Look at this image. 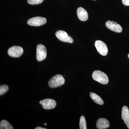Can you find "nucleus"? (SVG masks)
Instances as JSON below:
<instances>
[{
    "instance_id": "nucleus-1",
    "label": "nucleus",
    "mask_w": 129,
    "mask_h": 129,
    "mask_svg": "<svg viewBox=\"0 0 129 129\" xmlns=\"http://www.w3.org/2000/svg\"><path fill=\"white\" fill-rule=\"evenodd\" d=\"M65 79L62 76L57 74L53 76L48 82L49 87L52 88H56L64 84Z\"/></svg>"
},
{
    "instance_id": "nucleus-2",
    "label": "nucleus",
    "mask_w": 129,
    "mask_h": 129,
    "mask_svg": "<svg viewBox=\"0 0 129 129\" xmlns=\"http://www.w3.org/2000/svg\"><path fill=\"white\" fill-rule=\"evenodd\" d=\"M92 78L94 80L102 84H107L109 82L107 75L103 72L99 70H95L93 72Z\"/></svg>"
},
{
    "instance_id": "nucleus-3",
    "label": "nucleus",
    "mask_w": 129,
    "mask_h": 129,
    "mask_svg": "<svg viewBox=\"0 0 129 129\" xmlns=\"http://www.w3.org/2000/svg\"><path fill=\"white\" fill-rule=\"evenodd\" d=\"M47 56V50L42 44H39L36 48V58L38 61H41L45 59Z\"/></svg>"
},
{
    "instance_id": "nucleus-4",
    "label": "nucleus",
    "mask_w": 129,
    "mask_h": 129,
    "mask_svg": "<svg viewBox=\"0 0 129 129\" xmlns=\"http://www.w3.org/2000/svg\"><path fill=\"white\" fill-rule=\"evenodd\" d=\"M95 46L98 52L102 56L107 55L108 53V48L105 43L100 40L95 42Z\"/></svg>"
},
{
    "instance_id": "nucleus-5",
    "label": "nucleus",
    "mask_w": 129,
    "mask_h": 129,
    "mask_svg": "<svg viewBox=\"0 0 129 129\" xmlns=\"http://www.w3.org/2000/svg\"><path fill=\"white\" fill-rule=\"evenodd\" d=\"M47 19L45 18L41 17H35L29 19L27 24L29 25L33 26H40L46 23Z\"/></svg>"
},
{
    "instance_id": "nucleus-6",
    "label": "nucleus",
    "mask_w": 129,
    "mask_h": 129,
    "mask_svg": "<svg viewBox=\"0 0 129 129\" xmlns=\"http://www.w3.org/2000/svg\"><path fill=\"white\" fill-rule=\"evenodd\" d=\"M55 35L56 37L60 41L69 43L73 42V40L72 37L69 36L67 32L63 30H58L56 32Z\"/></svg>"
},
{
    "instance_id": "nucleus-7",
    "label": "nucleus",
    "mask_w": 129,
    "mask_h": 129,
    "mask_svg": "<svg viewBox=\"0 0 129 129\" xmlns=\"http://www.w3.org/2000/svg\"><path fill=\"white\" fill-rule=\"evenodd\" d=\"M23 52V48L19 46L12 47L8 49V51L9 55L13 57H19L22 54Z\"/></svg>"
},
{
    "instance_id": "nucleus-8",
    "label": "nucleus",
    "mask_w": 129,
    "mask_h": 129,
    "mask_svg": "<svg viewBox=\"0 0 129 129\" xmlns=\"http://www.w3.org/2000/svg\"><path fill=\"white\" fill-rule=\"evenodd\" d=\"M43 108L46 110H50L55 108L56 103L55 100L51 99H46L41 100L39 102Z\"/></svg>"
},
{
    "instance_id": "nucleus-9",
    "label": "nucleus",
    "mask_w": 129,
    "mask_h": 129,
    "mask_svg": "<svg viewBox=\"0 0 129 129\" xmlns=\"http://www.w3.org/2000/svg\"><path fill=\"white\" fill-rule=\"evenodd\" d=\"M106 25L107 28L113 32L117 33H120L122 32V28L120 24L116 23H113L112 21H108L106 22Z\"/></svg>"
},
{
    "instance_id": "nucleus-10",
    "label": "nucleus",
    "mask_w": 129,
    "mask_h": 129,
    "mask_svg": "<svg viewBox=\"0 0 129 129\" xmlns=\"http://www.w3.org/2000/svg\"><path fill=\"white\" fill-rule=\"evenodd\" d=\"M122 118L127 128L129 129V110L127 106H124L122 107Z\"/></svg>"
},
{
    "instance_id": "nucleus-11",
    "label": "nucleus",
    "mask_w": 129,
    "mask_h": 129,
    "mask_svg": "<svg viewBox=\"0 0 129 129\" xmlns=\"http://www.w3.org/2000/svg\"><path fill=\"white\" fill-rule=\"evenodd\" d=\"M77 16L81 21H85L88 19V12L83 8L80 7L78 8L77 11Z\"/></svg>"
},
{
    "instance_id": "nucleus-12",
    "label": "nucleus",
    "mask_w": 129,
    "mask_h": 129,
    "mask_svg": "<svg viewBox=\"0 0 129 129\" xmlns=\"http://www.w3.org/2000/svg\"><path fill=\"white\" fill-rule=\"evenodd\" d=\"M109 125L110 123L108 120L104 118H101L97 121L96 126L98 129H106L108 128Z\"/></svg>"
},
{
    "instance_id": "nucleus-13",
    "label": "nucleus",
    "mask_w": 129,
    "mask_h": 129,
    "mask_svg": "<svg viewBox=\"0 0 129 129\" xmlns=\"http://www.w3.org/2000/svg\"><path fill=\"white\" fill-rule=\"evenodd\" d=\"M90 95L91 99L96 104L101 105H103L104 104V101L101 98V97L96 94L95 93L91 92Z\"/></svg>"
},
{
    "instance_id": "nucleus-14",
    "label": "nucleus",
    "mask_w": 129,
    "mask_h": 129,
    "mask_svg": "<svg viewBox=\"0 0 129 129\" xmlns=\"http://www.w3.org/2000/svg\"><path fill=\"white\" fill-rule=\"evenodd\" d=\"M0 129H13L14 128L7 120H3L0 122Z\"/></svg>"
},
{
    "instance_id": "nucleus-15",
    "label": "nucleus",
    "mask_w": 129,
    "mask_h": 129,
    "mask_svg": "<svg viewBox=\"0 0 129 129\" xmlns=\"http://www.w3.org/2000/svg\"><path fill=\"white\" fill-rule=\"evenodd\" d=\"M80 129H86V122L85 117L84 116H81L80 119Z\"/></svg>"
},
{
    "instance_id": "nucleus-16",
    "label": "nucleus",
    "mask_w": 129,
    "mask_h": 129,
    "mask_svg": "<svg viewBox=\"0 0 129 129\" xmlns=\"http://www.w3.org/2000/svg\"><path fill=\"white\" fill-rule=\"evenodd\" d=\"M8 90V86L6 85H3L0 86V95H1L5 94Z\"/></svg>"
},
{
    "instance_id": "nucleus-17",
    "label": "nucleus",
    "mask_w": 129,
    "mask_h": 129,
    "mask_svg": "<svg viewBox=\"0 0 129 129\" xmlns=\"http://www.w3.org/2000/svg\"><path fill=\"white\" fill-rule=\"evenodd\" d=\"M44 0H27L28 4L30 5H36L40 4Z\"/></svg>"
},
{
    "instance_id": "nucleus-18",
    "label": "nucleus",
    "mask_w": 129,
    "mask_h": 129,
    "mask_svg": "<svg viewBox=\"0 0 129 129\" xmlns=\"http://www.w3.org/2000/svg\"><path fill=\"white\" fill-rule=\"evenodd\" d=\"M122 2L125 6H129V0H122Z\"/></svg>"
},
{
    "instance_id": "nucleus-19",
    "label": "nucleus",
    "mask_w": 129,
    "mask_h": 129,
    "mask_svg": "<svg viewBox=\"0 0 129 129\" xmlns=\"http://www.w3.org/2000/svg\"><path fill=\"white\" fill-rule=\"evenodd\" d=\"M35 129H46L45 128H43V127H36V128H35Z\"/></svg>"
},
{
    "instance_id": "nucleus-20",
    "label": "nucleus",
    "mask_w": 129,
    "mask_h": 129,
    "mask_svg": "<svg viewBox=\"0 0 129 129\" xmlns=\"http://www.w3.org/2000/svg\"><path fill=\"white\" fill-rule=\"evenodd\" d=\"M44 124H45V125H46H46H47V123H45Z\"/></svg>"
},
{
    "instance_id": "nucleus-21",
    "label": "nucleus",
    "mask_w": 129,
    "mask_h": 129,
    "mask_svg": "<svg viewBox=\"0 0 129 129\" xmlns=\"http://www.w3.org/2000/svg\"><path fill=\"white\" fill-rule=\"evenodd\" d=\"M128 57L129 58V53L128 54Z\"/></svg>"
},
{
    "instance_id": "nucleus-22",
    "label": "nucleus",
    "mask_w": 129,
    "mask_h": 129,
    "mask_svg": "<svg viewBox=\"0 0 129 129\" xmlns=\"http://www.w3.org/2000/svg\"><path fill=\"white\" fill-rule=\"evenodd\" d=\"M93 1H95V0H93Z\"/></svg>"
}]
</instances>
